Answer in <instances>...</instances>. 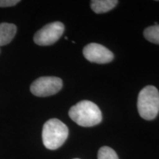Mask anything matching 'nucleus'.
Segmentation results:
<instances>
[{
	"instance_id": "6",
	"label": "nucleus",
	"mask_w": 159,
	"mask_h": 159,
	"mask_svg": "<svg viewBox=\"0 0 159 159\" xmlns=\"http://www.w3.org/2000/svg\"><path fill=\"white\" fill-rule=\"evenodd\" d=\"M83 53L89 61L99 64L110 63L114 57V54L108 49L96 43H91L85 46Z\"/></svg>"
},
{
	"instance_id": "4",
	"label": "nucleus",
	"mask_w": 159,
	"mask_h": 159,
	"mask_svg": "<svg viewBox=\"0 0 159 159\" xmlns=\"http://www.w3.org/2000/svg\"><path fill=\"white\" fill-rule=\"evenodd\" d=\"M62 80L57 77H41L35 80L30 85L32 94L44 97L57 94L62 89Z\"/></svg>"
},
{
	"instance_id": "12",
	"label": "nucleus",
	"mask_w": 159,
	"mask_h": 159,
	"mask_svg": "<svg viewBox=\"0 0 159 159\" xmlns=\"http://www.w3.org/2000/svg\"><path fill=\"white\" fill-rule=\"evenodd\" d=\"M74 159H80V158H74Z\"/></svg>"
},
{
	"instance_id": "3",
	"label": "nucleus",
	"mask_w": 159,
	"mask_h": 159,
	"mask_svg": "<svg viewBox=\"0 0 159 159\" xmlns=\"http://www.w3.org/2000/svg\"><path fill=\"white\" fill-rule=\"evenodd\" d=\"M139 114L145 120H152L159 113V91L153 85L141 90L137 102Z\"/></svg>"
},
{
	"instance_id": "10",
	"label": "nucleus",
	"mask_w": 159,
	"mask_h": 159,
	"mask_svg": "<svg viewBox=\"0 0 159 159\" xmlns=\"http://www.w3.org/2000/svg\"><path fill=\"white\" fill-rule=\"evenodd\" d=\"M98 159H119L116 152L109 147H102L98 151Z\"/></svg>"
},
{
	"instance_id": "8",
	"label": "nucleus",
	"mask_w": 159,
	"mask_h": 159,
	"mask_svg": "<svg viewBox=\"0 0 159 159\" xmlns=\"http://www.w3.org/2000/svg\"><path fill=\"white\" fill-rule=\"evenodd\" d=\"M117 4V0H93L91 2V7L94 13L99 14L111 11Z\"/></svg>"
},
{
	"instance_id": "9",
	"label": "nucleus",
	"mask_w": 159,
	"mask_h": 159,
	"mask_svg": "<svg viewBox=\"0 0 159 159\" xmlns=\"http://www.w3.org/2000/svg\"><path fill=\"white\" fill-rule=\"evenodd\" d=\"M144 36L150 42L159 44V25L147 27L144 31Z\"/></svg>"
},
{
	"instance_id": "5",
	"label": "nucleus",
	"mask_w": 159,
	"mask_h": 159,
	"mask_svg": "<svg viewBox=\"0 0 159 159\" xmlns=\"http://www.w3.org/2000/svg\"><path fill=\"white\" fill-rule=\"evenodd\" d=\"M64 25L60 21L49 23L37 31L34 42L39 46H49L58 41L64 32Z\"/></svg>"
},
{
	"instance_id": "7",
	"label": "nucleus",
	"mask_w": 159,
	"mask_h": 159,
	"mask_svg": "<svg viewBox=\"0 0 159 159\" xmlns=\"http://www.w3.org/2000/svg\"><path fill=\"white\" fill-rule=\"evenodd\" d=\"M16 27L11 23L0 24V47L8 44L16 33Z\"/></svg>"
},
{
	"instance_id": "1",
	"label": "nucleus",
	"mask_w": 159,
	"mask_h": 159,
	"mask_svg": "<svg viewBox=\"0 0 159 159\" xmlns=\"http://www.w3.org/2000/svg\"><path fill=\"white\" fill-rule=\"evenodd\" d=\"M69 116L82 127H93L102 122V112L95 103L83 100L69 109Z\"/></svg>"
},
{
	"instance_id": "2",
	"label": "nucleus",
	"mask_w": 159,
	"mask_h": 159,
	"mask_svg": "<svg viewBox=\"0 0 159 159\" xmlns=\"http://www.w3.org/2000/svg\"><path fill=\"white\" fill-rule=\"evenodd\" d=\"M69 135V129L57 119H51L43 125L42 141L46 148L54 150L64 144Z\"/></svg>"
},
{
	"instance_id": "11",
	"label": "nucleus",
	"mask_w": 159,
	"mask_h": 159,
	"mask_svg": "<svg viewBox=\"0 0 159 159\" xmlns=\"http://www.w3.org/2000/svg\"><path fill=\"white\" fill-rule=\"evenodd\" d=\"M19 2V0H0V7H12L16 5Z\"/></svg>"
}]
</instances>
